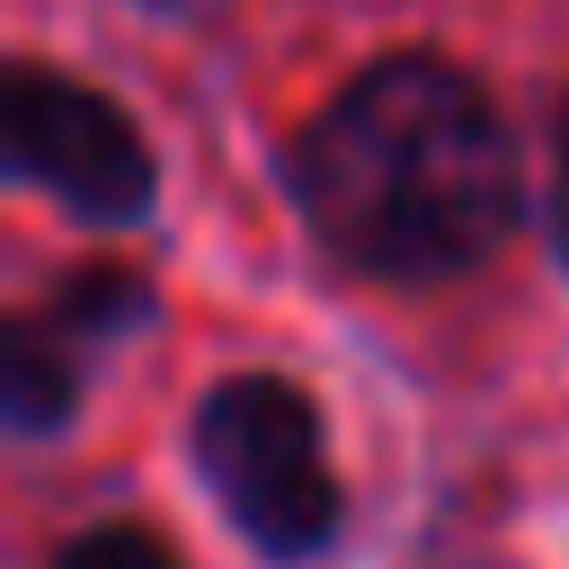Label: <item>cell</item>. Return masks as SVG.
Returning <instances> with one entry per match:
<instances>
[{"instance_id": "1", "label": "cell", "mask_w": 569, "mask_h": 569, "mask_svg": "<svg viewBox=\"0 0 569 569\" xmlns=\"http://www.w3.org/2000/svg\"><path fill=\"white\" fill-rule=\"evenodd\" d=\"M284 196L347 276L453 284L516 231V133L462 62L382 53L284 142Z\"/></svg>"}, {"instance_id": "2", "label": "cell", "mask_w": 569, "mask_h": 569, "mask_svg": "<svg viewBox=\"0 0 569 569\" xmlns=\"http://www.w3.org/2000/svg\"><path fill=\"white\" fill-rule=\"evenodd\" d=\"M196 471L204 489L222 498L231 533L258 551V560H320L347 525V498H338V462H329V436H320V409L302 382L284 373H222L204 400H196Z\"/></svg>"}, {"instance_id": "3", "label": "cell", "mask_w": 569, "mask_h": 569, "mask_svg": "<svg viewBox=\"0 0 569 569\" xmlns=\"http://www.w3.org/2000/svg\"><path fill=\"white\" fill-rule=\"evenodd\" d=\"M0 151H9V169L27 187H44L62 213H80L98 231H124V222H142L160 204V160L142 142V124L107 89H89V80H71L53 62H9Z\"/></svg>"}, {"instance_id": "4", "label": "cell", "mask_w": 569, "mask_h": 569, "mask_svg": "<svg viewBox=\"0 0 569 569\" xmlns=\"http://www.w3.org/2000/svg\"><path fill=\"white\" fill-rule=\"evenodd\" d=\"M89 391V338H71L53 311L0 329V409L18 436H62Z\"/></svg>"}, {"instance_id": "5", "label": "cell", "mask_w": 569, "mask_h": 569, "mask_svg": "<svg viewBox=\"0 0 569 569\" xmlns=\"http://www.w3.org/2000/svg\"><path fill=\"white\" fill-rule=\"evenodd\" d=\"M53 320H62L71 338L107 347V338H124V329L151 320V284H142L133 267H80V276H62V293H53Z\"/></svg>"}, {"instance_id": "6", "label": "cell", "mask_w": 569, "mask_h": 569, "mask_svg": "<svg viewBox=\"0 0 569 569\" xmlns=\"http://www.w3.org/2000/svg\"><path fill=\"white\" fill-rule=\"evenodd\" d=\"M53 569H178V551L151 525H89L53 551Z\"/></svg>"}, {"instance_id": "7", "label": "cell", "mask_w": 569, "mask_h": 569, "mask_svg": "<svg viewBox=\"0 0 569 569\" xmlns=\"http://www.w3.org/2000/svg\"><path fill=\"white\" fill-rule=\"evenodd\" d=\"M551 249L569 267V107H560V142H551Z\"/></svg>"}]
</instances>
